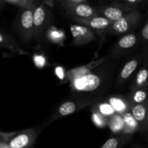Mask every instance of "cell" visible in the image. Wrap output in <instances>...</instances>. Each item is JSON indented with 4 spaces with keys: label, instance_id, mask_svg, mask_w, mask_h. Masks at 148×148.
I'll return each mask as SVG.
<instances>
[{
    "label": "cell",
    "instance_id": "obj_1",
    "mask_svg": "<svg viewBox=\"0 0 148 148\" xmlns=\"http://www.w3.org/2000/svg\"><path fill=\"white\" fill-rule=\"evenodd\" d=\"M114 59L107 56L92 67L72 69L66 74L70 82L71 90L78 96L89 98L88 95L103 92L110 85L114 71Z\"/></svg>",
    "mask_w": 148,
    "mask_h": 148
},
{
    "label": "cell",
    "instance_id": "obj_2",
    "mask_svg": "<svg viewBox=\"0 0 148 148\" xmlns=\"http://www.w3.org/2000/svg\"><path fill=\"white\" fill-rule=\"evenodd\" d=\"M98 98H85V97H77L73 100H69L61 104L56 111L53 113L50 119L48 120V122L45 124V127L51 123L59 120L68 115L74 114L81 109H83L85 107L91 105L93 103H96Z\"/></svg>",
    "mask_w": 148,
    "mask_h": 148
},
{
    "label": "cell",
    "instance_id": "obj_3",
    "mask_svg": "<svg viewBox=\"0 0 148 148\" xmlns=\"http://www.w3.org/2000/svg\"><path fill=\"white\" fill-rule=\"evenodd\" d=\"M142 14L137 10L127 12L121 18L113 23L111 26L104 30L102 36L116 35L121 36L128 33L137 26L141 19Z\"/></svg>",
    "mask_w": 148,
    "mask_h": 148
},
{
    "label": "cell",
    "instance_id": "obj_4",
    "mask_svg": "<svg viewBox=\"0 0 148 148\" xmlns=\"http://www.w3.org/2000/svg\"><path fill=\"white\" fill-rule=\"evenodd\" d=\"M35 7V6H34ZM34 7L23 8L17 21V30L20 38L25 43H28L33 38V10Z\"/></svg>",
    "mask_w": 148,
    "mask_h": 148
},
{
    "label": "cell",
    "instance_id": "obj_5",
    "mask_svg": "<svg viewBox=\"0 0 148 148\" xmlns=\"http://www.w3.org/2000/svg\"><path fill=\"white\" fill-rule=\"evenodd\" d=\"M51 14L50 10L45 4H36L33 10V38L40 40L43 36V33L46 30L50 23Z\"/></svg>",
    "mask_w": 148,
    "mask_h": 148
},
{
    "label": "cell",
    "instance_id": "obj_6",
    "mask_svg": "<svg viewBox=\"0 0 148 148\" xmlns=\"http://www.w3.org/2000/svg\"><path fill=\"white\" fill-rule=\"evenodd\" d=\"M146 52L147 50L137 53L124 64L116 78V87L122 86V85L130 79V78L135 74L136 71L140 68L145 57Z\"/></svg>",
    "mask_w": 148,
    "mask_h": 148
},
{
    "label": "cell",
    "instance_id": "obj_7",
    "mask_svg": "<svg viewBox=\"0 0 148 148\" xmlns=\"http://www.w3.org/2000/svg\"><path fill=\"white\" fill-rule=\"evenodd\" d=\"M43 130L30 128L17 132L8 143L9 146L10 148H34L38 136Z\"/></svg>",
    "mask_w": 148,
    "mask_h": 148
},
{
    "label": "cell",
    "instance_id": "obj_8",
    "mask_svg": "<svg viewBox=\"0 0 148 148\" xmlns=\"http://www.w3.org/2000/svg\"><path fill=\"white\" fill-rule=\"evenodd\" d=\"M137 5L127 4V3L120 2L113 3L108 6L100 7L98 9L99 14L106 17L111 22L114 23L116 20H119L127 12L137 10Z\"/></svg>",
    "mask_w": 148,
    "mask_h": 148
},
{
    "label": "cell",
    "instance_id": "obj_9",
    "mask_svg": "<svg viewBox=\"0 0 148 148\" xmlns=\"http://www.w3.org/2000/svg\"><path fill=\"white\" fill-rule=\"evenodd\" d=\"M140 40V36L134 33L124 35L119 39L114 47L110 51L109 56L111 59H116L122 55L131 51L138 43Z\"/></svg>",
    "mask_w": 148,
    "mask_h": 148
},
{
    "label": "cell",
    "instance_id": "obj_10",
    "mask_svg": "<svg viewBox=\"0 0 148 148\" xmlns=\"http://www.w3.org/2000/svg\"><path fill=\"white\" fill-rule=\"evenodd\" d=\"M70 30L74 46H83L88 44L96 39L95 30L81 24L72 25Z\"/></svg>",
    "mask_w": 148,
    "mask_h": 148
},
{
    "label": "cell",
    "instance_id": "obj_11",
    "mask_svg": "<svg viewBox=\"0 0 148 148\" xmlns=\"http://www.w3.org/2000/svg\"><path fill=\"white\" fill-rule=\"evenodd\" d=\"M66 12L72 16L73 18H87L99 14L98 10L94 7H91L87 3H80V4H69V3H63Z\"/></svg>",
    "mask_w": 148,
    "mask_h": 148
},
{
    "label": "cell",
    "instance_id": "obj_12",
    "mask_svg": "<svg viewBox=\"0 0 148 148\" xmlns=\"http://www.w3.org/2000/svg\"><path fill=\"white\" fill-rule=\"evenodd\" d=\"M74 20L79 24L87 26L94 30H97L98 33H101V34L113 24V22L101 14L87 17V18L75 17L74 18Z\"/></svg>",
    "mask_w": 148,
    "mask_h": 148
},
{
    "label": "cell",
    "instance_id": "obj_13",
    "mask_svg": "<svg viewBox=\"0 0 148 148\" xmlns=\"http://www.w3.org/2000/svg\"><path fill=\"white\" fill-rule=\"evenodd\" d=\"M148 86V49L143 63L137 70L130 86V90Z\"/></svg>",
    "mask_w": 148,
    "mask_h": 148
},
{
    "label": "cell",
    "instance_id": "obj_14",
    "mask_svg": "<svg viewBox=\"0 0 148 148\" xmlns=\"http://www.w3.org/2000/svg\"><path fill=\"white\" fill-rule=\"evenodd\" d=\"M130 111L141 127L142 132H148V103L132 105Z\"/></svg>",
    "mask_w": 148,
    "mask_h": 148
},
{
    "label": "cell",
    "instance_id": "obj_15",
    "mask_svg": "<svg viewBox=\"0 0 148 148\" xmlns=\"http://www.w3.org/2000/svg\"><path fill=\"white\" fill-rule=\"evenodd\" d=\"M0 44L4 49L10 50V51L12 53H17V54H28V53L25 51L24 50L20 48L17 40L12 37L10 34L7 32L4 31L2 28L0 33Z\"/></svg>",
    "mask_w": 148,
    "mask_h": 148
},
{
    "label": "cell",
    "instance_id": "obj_16",
    "mask_svg": "<svg viewBox=\"0 0 148 148\" xmlns=\"http://www.w3.org/2000/svg\"><path fill=\"white\" fill-rule=\"evenodd\" d=\"M107 101L114 108L116 114L123 115L131 109L132 104L128 97L121 95H112L106 98Z\"/></svg>",
    "mask_w": 148,
    "mask_h": 148
},
{
    "label": "cell",
    "instance_id": "obj_17",
    "mask_svg": "<svg viewBox=\"0 0 148 148\" xmlns=\"http://www.w3.org/2000/svg\"><path fill=\"white\" fill-rule=\"evenodd\" d=\"M132 137L133 134H114L106 140L101 148H121L131 141Z\"/></svg>",
    "mask_w": 148,
    "mask_h": 148
},
{
    "label": "cell",
    "instance_id": "obj_18",
    "mask_svg": "<svg viewBox=\"0 0 148 148\" xmlns=\"http://www.w3.org/2000/svg\"><path fill=\"white\" fill-rule=\"evenodd\" d=\"M122 117L124 119V129L121 132L122 134H133L134 133L138 132H142L141 127L137 120L134 119L131 111H127L123 114Z\"/></svg>",
    "mask_w": 148,
    "mask_h": 148
},
{
    "label": "cell",
    "instance_id": "obj_19",
    "mask_svg": "<svg viewBox=\"0 0 148 148\" xmlns=\"http://www.w3.org/2000/svg\"><path fill=\"white\" fill-rule=\"evenodd\" d=\"M127 97L132 106L148 103V86L131 90Z\"/></svg>",
    "mask_w": 148,
    "mask_h": 148
},
{
    "label": "cell",
    "instance_id": "obj_20",
    "mask_svg": "<svg viewBox=\"0 0 148 148\" xmlns=\"http://www.w3.org/2000/svg\"><path fill=\"white\" fill-rule=\"evenodd\" d=\"M92 108H94L97 111H99L103 116L108 119V120H109L111 117H112L113 116L116 114L115 110L111 106V104L107 101L106 99L104 101L96 102V103L92 106Z\"/></svg>",
    "mask_w": 148,
    "mask_h": 148
},
{
    "label": "cell",
    "instance_id": "obj_21",
    "mask_svg": "<svg viewBox=\"0 0 148 148\" xmlns=\"http://www.w3.org/2000/svg\"><path fill=\"white\" fill-rule=\"evenodd\" d=\"M108 127L114 134H119L122 132L124 129V119L122 115L116 114L108 120Z\"/></svg>",
    "mask_w": 148,
    "mask_h": 148
},
{
    "label": "cell",
    "instance_id": "obj_22",
    "mask_svg": "<svg viewBox=\"0 0 148 148\" xmlns=\"http://www.w3.org/2000/svg\"><path fill=\"white\" fill-rule=\"evenodd\" d=\"M91 112H92V120L97 127L99 128H105V127H108V119L103 116L99 111H98L94 108H92Z\"/></svg>",
    "mask_w": 148,
    "mask_h": 148
},
{
    "label": "cell",
    "instance_id": "obj_23",
    "mask_svg": "<svg viewBox=\"0 0 148 148\" xmlns=\"http://www.w3.org/2000/svg\"><path fill=\"white\" fill-rule=\"evenodd\" d=\"M6 1L19 7H21L22 8L32 7L36 5V3L32 1L31 0H6Z\"/></svg>",
    "mask_w": 148,
    "mask_h": 148
},
{
    "label": "cell",
    "instance_id": "obj_24",
    "mask_svg": "<svg viewBox=\"0 0 148 148\" xmlns=\"http://www.w3.org/2000/svg\"><path fill=\"white\" fill-rule=\"evenodd\" d=\"M139 36L140 41L145 43H148V20L143 27Z\"/></svg>",
    "mask_w": 148,
    "mask_h": 148
},
{
    "label": "cell",
    "instance_id": "obj_25",
    "mask_svg": "<svg viewBox=\"0 0 148 148\" xmlns=\"http://www.w3.org/2000/svg\"><path fill=\"white\" fill-rule=\"evenodd\" d=\"M17 132H0V141L8 143L10 141V140L17 134Z\"/></svg>",
    "mask_w": 148,
    "mask_h": 148
},
{
    "label": "cell",
    "instance_id": "obj_26",
    "mask_svg": "<svg viewBox=\"0 0 148 148\" xmlns=\"http://www.w3.org/2000/svg\"><path fill=\"white\" fill-rule=\"evenodd\" d=\"M61 2L69 3V4H80V3H87V0H60Z\"/></svg>",
    "mask_w": 148,
    "mask_h": 148
},
{
    "label": "cell",
    "instance_id": "obj_27",
    "mask_svg": "<svg viewBox=\"0 0 148 148\" xmlns=\"http://www.w3.org/2000/svg\"><path fill=\"white\" fill-rule=\"evenodd\" d=\"M116 1H122V2L127 3L130 4H133V5H137L140 3H141L143 0H115Z\"/></svg>",
    "mask_w": 148,
    "mask_h": 148
},
{
    "label": "cell",
    "instance_id": "obj_28",
    "mask_svg": "<svg viewBox=\"0 0 148 148\" xmlns=\"http://www.w3.org/2000/svg\"><path fill=\"white\" fill-rule=\"evenodd\" d=\"M0 148H10V147L9 146L8 143L0 141Z\"/></svg>",
    "mask_w": 148,
    "mask_h": 148
},
{
    "label": "cell",
    "instance_id": "obj_29",
    "mask_svg": "<svg viewBox=\"0 0 148 148\" xmlns=\"http://www.w3.org/2000/svg\"><path fill=\"white\" fill-rule=\"evenodd\" d=\"M60 1V0H47V2L49 3V4H50L51 5H52V4H53V3L54 2V1Z\"/></svg>",
    "mask_w": 148,
    "mask_h": 148
},
{
    "label": "cell",
    "instance_id": "obj_30",
    "mask_svg": "<svg viewBox=\"0 0 148 148\" xmlns=\"http://www.w3.org/2000/svg\"><path fill=\"white\" fill-rule=\"evenodd\" d=\"M132 148H143L142 146L138 145H134L132 146Z\"/></svg>",
    "mask_w": 148,
    "mask_h": 148
},
{
    "label": "cell",
    "instance_id": "obj_31",
    "mask_svg": "<svg viewBox=\"0 0 148 148\" xmlns=\"http://www.w3.org/2000/svg\"><path fill=\"white\" fill-rule=\"evenodd\" d=\"M32 1H33V2H35V1H36V0H31Z\"/></svg>",
    "mask_w": 148,
    "mask_h": 148
},
{
    "label": "cell",
    "instance_id": "obj_32",
    "mask_svg": "<svg viewBox=\"0 0 148 148\" xmlns=\"http://www.w3.org/2000/svg\"><path fill=\"white\" fill-rule=\"evenodd\" d=\"M147 139H148V137H147Z\"/></svg>",
    "mask_w": 148,
    "mask_h": 148
}]
</instances>
